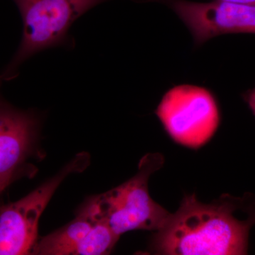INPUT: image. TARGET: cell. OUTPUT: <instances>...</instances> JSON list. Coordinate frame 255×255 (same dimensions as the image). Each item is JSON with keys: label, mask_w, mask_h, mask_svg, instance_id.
<instances>
[{"label": "cell", "mask_w": 255, "mask_h": 255, "mask_svg": "<svg viewBox=\"0 0 255 255\" xmlns=\"http://www.w3.org/2000/svg\"><path fill=\"white\" fill-rule=\"evenodd\" d=\"M255 202L245 195L223 194L206 204L186 195L152 241L157 255H246L250 231L255 224Z\"/></svg>", "instance_id": "1"}, {"label": "cell", "mask_w": 255, "mask_h": 255, "mask_svg": "<svg viewBox=\"0 0 255 255\" xmlns=\"http://www.w3.org/2000/svg\"><path fill=\"white\" fill-rule=\"evenodd\" d=\"M23 21L21 43L4 68L1 79L17 76L20 65L33 55L46 49L70 46L69 30L89 10L106 0H13Z\"/></svg>", "instance_id": "2"}, {"label": "cell", "mask_w": 255, "mask_h": 255, "mask_svg": "<svg viewBox=\"0 0 255 255\" xmlns=\"http://www.w3.org/2000/svg\"><path fill=\"white\" fill-rule=\"evenodd\" d=\"M164 162L160 153H148L138 164L131 179L100 195L91 198L96 209L111 229L120 238L130 231H158L171 213L151 198L148 181Z\"/></svg>", "instance_id": "3"}, {"label": "cell", "mask_w": 255, "mask_h": 255, "mask_svg": "<svg viewBox=\"0 0 255 255\" xmlns=\"http://www.w3.org/2000/svg\"><path fill=\"white\" fill-rule=\"evenodd\" d=\"M155 114L174 142L191 149L206 145L220 124L214 95L196 85L172 87L162 97Z\"/></svg>", "instance_id": "4"}, {"label": "cell", "mask_w": 255, "mask_h": 255, "mask_svg": "<svg viewBox=\"0 0 255 255\" xmlns=\"http://www.w3.org/2000/svg\"><path fill=\"white\" fill-rule=\"evenodd\" d=\"M90 162L89 154L80 152L27 196L1 208L0 255L31 254L38 241V221L52 196L69 174L83 172Z\"/></svg>", "instance_id": "5"}, {"label": "cell", "mask_w": 255, "mask_h": 255, "mask_svg": "<svg viewBox=\"0 0 255 255\" xmlns=\"http://www.w3.org/2000/svg\"><path fill=\"white\" fill-rule=\"evenodd\" d=\"M119 239L102 219L91 199L75 219L37 241L31 254L102 255L110 254Z\"/></svg>", "instance_id": "6"}, {"label": "cell", "mask_w": 255, "mask_h": 255, "mask_svg": "<svg viewBox=\"0 0 255 255\" xmlns=\"http://www.w3.org/2000/svg\"><path fill=\"white\" fill-rule=\"evenodd\" d=\"M172 7L189 28L196 45L227 33H255V5L177 0Z\"/></svg>", "instance_id": "7"}, {"label": "cell", "mask_w": 255, "mask_h": 255, "mask_svg": "<svg viewBox=\"0 0 255 255\" xmlns=\"http://www.w3.org/2000/svg\"><path fill=\"white\" fill-rule=\"evenodd\" d=\"M39 128L31 112L13 108L1 102L0 111V189L4 191L33 150Z\"/></svg>", "instance_id": "8"}, {"label": "cell", "mask_w": 255, "mask_h": 255, "mask_svg": "<svg viewBox=\"0 0 255 255\" xmlns=\"http://www.w3.org/2000/svg\"><path fill=\"white\" fill-rule=\"evenodd\" d=\"M244 99L255 116V87L245 94Z\"/></svg>", "instance_id": "9"}, {"label": "cell", "mask_w": 255, "mask_h": 255, "mask_svg": "<svg viewBox=\"0 0 255 255\" xmlns=\"http://www.w3.org/2000/svg\"><path fill=\"white\" fill-rule=\"evenodd\" d=\"M226 2L238 3V4L255 5V0H217Z\"/></svg>", "instance_id": "10"}]
</instances>
